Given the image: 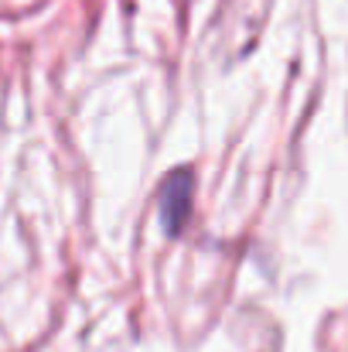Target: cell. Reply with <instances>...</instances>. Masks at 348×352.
Returning a JSON list of instances; mask_svg holds the SVG:
<instances>
[{
  "label": "cell",
  "instance_id": "obj_1",
  "mask_svg": "<svg viewBox=\"0 0 348 352\" xmlns=\"http://www.w3.org/2000/svg\"><path fill=\"white\" fill-rule=\"evenodd\" d=\"M188 209H192V171H174L161 192V223L171 236H178Z\"/></svg>",
  "mask_w": 348,
  "mask_h": 352
}]
</instances>
